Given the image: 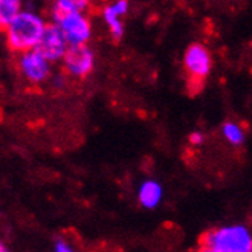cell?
<instances>
[{
	"label": "cell",
	"instance_id": "6da1fadb",
	"mask_svg": "<svg viewBox=\"0 0 252 252\" xmlns=\"http://www.w3.org/2000/svg\"><path fill=\"white\" fill-rule=\"evenodd\" d=\"M48 23L49 22H46V19L38 12L22 9L19 16L5 29L8 48L16 54L35 49L46 31Z\"/></svg>",
	"mask_w": 252,
	"mask_h": 252
},
{
	"label": "cell",
	"instance_id": "7a4b0ae2",
	"mask_svg": "<svg viewBox=\"0 0 252 252\" xmlns=\"http://www.w3.org/2000/svg\"><path fill=\"white\" fill-rule=\"evenodd\" d=\"M203 252H252V237L243 226H226L205 231L199 237Z\"/></svg>",
	"mask_w": 252,
	"mask_h": 252
},
{
	"label": "cell",
	"instance_id": "3957f363",
	"mask_svg": "<svg viewBox=\"0 0 252 252\" xmlns=\"http://www.w3.org/2000/svg\"><path fill=\"white\" fill-rule=\"evenodd\" d=\"M213 60L211 54L200 43H192L184 55V72L187 80V89L191 96L197 95L211 72Z\"/></svg>",
	"mask_w": 252,
	"mask_h": 252
},
{
	"label": "cell",
	"instance_id": "277c9868",
	"mask_svg": "<svg viewBox=\"0 0 252 252\" xmlns=\"http://www.w3.org/2000/svg\"><path fill=\"white\" fill-rule=\"evenodd\" d=\"M20 75L32 86H40L52 77V62H49L37 48L20 52L17 57Z\"/></svg>",
	"mask_w": 252,
	"mask_h": 252
},
{
	"label": "cell",
	"instance_id": "5b68a950",
	"mask_svg": "<svg viewBox=\"0 0 252 252\" xmlns=\"http://www.w3.org/2000/svg\"><path fill=\"white\" fill-rule=\"evenodd\" d=\"M51 22L60 26L69 46H81L87 44L91 38V22L84 11L67 12V14H51Z\"/></svg>",
	"mask_w": 252,
	"mask_h": 252
},
{
	"label": "cell",
	"instance_id": "8992f818",
	"mask_svg": "<svg viewBox=\"0 0 252 252\" xmlns=\"http://www.w3.org/2000/svg\"><path fill=\"white\" fill-rule=\"evenodd\" d=\"M62 62L66 75L81 80L86 78L94 69V54L86 44H81V46H69Z\"/></svg>",
	"mask_w": 252,
	"mask_h": 252
},
{
	"label": "cell",
	"instance_id": "52a82bcc",
	"mask_svg": "<svg viewBox=\"0 0 252 252\" xmlns=\"http://www.w3.org/2000/svg\"><path fill=\"white\" fill-rule=\"evenodd\" d=\"M37 49L52 63L63 60V57L66 55V52L69 49V43H67L64 34L62 32L60 26L49 22Z\"/></svg>",
	"mask_w": 252,
	"mask_h": 252
},
{
	"label": "cell",
	"instance_id": "ba28073f",
	"mask_svg": "<svg viewBox=\"0 0 252 252\" xmlns=\"http://www.w3.org/2000/svg\"><path fill=\"white\" fill-rule=\"evenodd\" d=\"M20 11L22 0H0V31H5Z\"/></svg>",
	"mask_w": 252,
	"mask_h": 252
},
{
	"label": "cell",
	"instance_id": "9c48e42d",
	"mask_svg": "<svg viewBox=\"0 0 252 252\" xmlns=\"http://www.w3.org/2000/svg\"><path fill=\"white\" fill-rule=\"evenodd\" d=\"M160 197H162V189L159 184L155 181H147L139 189V202L145 208H155L160 202Z\"/></svg>",
	"mask_w": 252,
	"mask_h": 252
},
{
	"label": "cell",
	"instance_id": "30bf717a",
	"mask_svg": "<svg viewBox=\"0 0 252 252\" xmlns=\"http://www.w3.org/2000/svg\"><path fill=\"white\" fill-rule=\"evenodd\" d=\"M91 3V0H54L51 14H67L86 11V8Z\"/></svg>",
	"mask_w": 252,
	"mask_h": 252
},
{
	"label": "cell",
	"instance_id": "8fae6325",
	"mask_svg": "<svg viewBox=\"0 0 252 252\" xmlns=\"http://www.w3.org/2000/svg\"><path fill=\"white\" fill-rule=\"evenodd\" d=\"M104 20L106 23L109 25L110 28V32H112V37L118 41V40H121L123 37V32H124V29H123V23L120 20V14H118L113 6H107L104 9Z\"/></svg>",
	"mask_w": 252,
	"mask_h": 252
},
{
	"label": "cell",
	"instance_id": "7c38bea8",
	"mask_svg": "<svg viewBox=\"0 0 252 252\" xmlns=\"http://www.w3.org/2000/svg\"><path fill=\"white\" fill-rule=\"evenodd\" d=\"M223 135L234 145H240L245 141V133H243V130L239 126H237V124H234L232 121L225 123V126H223Z\"/></svg>",
	"mask_w": 252,
	"mask_h": 252
},
{
	"label": "cell",
	"instance_id": "4fadbf2b",
	"mask_svg": "<svg viewBox=\"0 0 252 252\" xmlns=\"http://www.w3.org/2000/svg\"><path fill=\"white\" fill-rule=\"evenodd\" d=\"M54 251L57 252H70L73 251V246L69 240H66L64 237H58L54 242Z\"/></svg>",
	"mask_w": 252,
	"mask_h": 252
},
{
	"label": "cell",
	"instance_id": "5bb4252c",
	"mask_svg": "<svg viewBox=\"0 0 252 252\" xmlns=\"http://www.w3.org/2000/svg\"><path fill=\"white\" fill-rule=\"evenodd\" d=\"M112 6L118 14H120V16H124V14L127 12V9H128V2H127V0H118V2L115 5H112Z\"/></svg>",
	"mask_w": 252,
	"mask_h": 252
},
{
	"label": "cell",
	"instance_id": "9a60e30c",
	"mask_svg": "<svg viewBox=\"0 0 252 252\" xmlns=\"http://www.w3.org/2000/svg\"><path fill=\"white\" fill-rule=\"evenodd\" d=\"M203 135L202 133H192V135L189 136V142L192 144V145H200L202 142H203Z\"/></svg>",
	"mask_w": 252,
	"mask_h": 252
},
{
	"label": "cell",
	"instance_id": "2e32d148",
	"mask_svg": "<svg viewBox=\"0 0 252 252\" xmlns=\"http://www.w3.org/2000/svg\"><path fill=\"white\" fill-rule=\"evenodd\" d=\"M51 83H52L54 87H63V84H64V77H62V75L51 77Z\"/></svg>",
	"mask_w": 252,
	"mask_h": 252
},
{
	"label": "cell",
	"instance_id": "e0dca14e",
	"mask_svg": "<svg viewBox=\"0 0 252 252\" xmlns=\"http://www.w3.org/2000/svg\"><path fill=\"white\" fill-rule=\"evenodd\" d=\"M8 249H9V248H8V246L5 245V242H2V240H0V252H6Z\"/></svg>",
	"mask_w": 252,
	"mask_h": 252
}]
</instances>
